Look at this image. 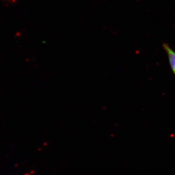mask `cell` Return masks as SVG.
Returning a JSON list of instances; mask_svg holds the SVG:
<instances>
[{
  "mask_svg": "<svg viewBox=\"0 0 175 175\" xmlns=\"http://www.w3.org/2000/svg\"><path fill=\"white\" fill-rule=\"evenodd\" d=\"M163 47L167 54L171 68L175 75V51L165 43H164Z\"/></svg>",
  "mask_w": 175,
  "mask_h": 175,
  "instance_id": "cell-1",
  "label": "cell"
}]
</instances>
